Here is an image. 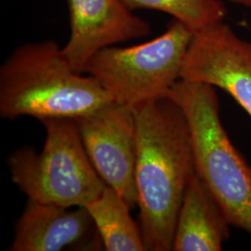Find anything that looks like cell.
<instances>
[{
  "instance_id": "cell-13",
  "label": "cell",
  "mask_w": 251,
  "mask_h": 251,
  "mask_svg": "<svg viewBox=\"0 0 251 251\" xmlns=\"http://www.w3.org/2000/svg\"><path fill=\"white\" fill-rule=\"evenodd\" d=\"M229 1L232 2V3H234V4H238V5L244 6L251 11V0H229Z\"/></svg>"
},
{
  "instance_id": "cell-6",
  "label": "cell",
  "mask_w": 251,
  "mask_h": 251,
  "mask_svg": "<svg viewBox=\"0 0 251 251\" xmlns=\"http://www.w3.org/2000/svg\"><path fill=\"white\" fill-rule=\"evenodd\" d=\"M75 121L85 150L100 177L131 208L137 206L134 109L112 101Z\"/></svg>"
},
{
  "instance_id": "cell-2",
  "label": "cell",
  "mask_w": 251,
  "mask_h": 251,
  "mask_svg": "<svg viewBox=\"0 0 251 251\" xmlns=\"http://www.w3.org/2000/svg\"><path fill=\"white\" fill-rule=\"evenodd\" d=\"M113 100L96 78L73 69L55 40L28 42L0 67V117L78 119Z\"/></svg>"
},
{
  "instance_id": "cell-7",
  "label": "cell",
  "mask_w": 251,
  "mask_h": 251,
  "mask_svg": "<svg viewBox=\"0 0 251 251\" xmlns=\"http://www.w3.org/2000/svg\"><path fill=\"white\" fill-rule=\"evenodd\" d=\"M180 79L224 90L251 117V42L224 22L194 34Z\"/></svg>"
},
{
  "instance_id": "cell-4",
  "label": "cell",
  "mask_w": 251,
  "mask_h": 251,
  "mask_svg": "<svg viewBox=\"0 0 251 251\" xmlns=\"http://www.w3.org/2000/svg\"><path fill=\"white\" fill-rule=\"evenodd\" d=\"M40 152L24 146L7 159L13 183L28 199L65 207L87 206L98 198L105 182L85 150L75 121L50 118Z\"/></svg>"
},
{
  "instance_id": "cell-10",
  "label": "cell",
  "mask_w": 251,
  "mask_h": 251,
  "mask_svg": "<svg viewBox=\"0 0 251 251\" xmlns=\"http://www.w3.org/2000/svg\"><path fill=\"white\" fill-rule=\"evenodd\" d=\"M231 226L196 172L179 208L172 251H223L224 244L230 237Z\"/></svg>"
},
{
  "instance_id": "cell-8",
  "label": "cell",
  "mask_w": 251,
  "mask_h": 251,
  "mask_svg": "<svg viewBox=\"0 0 251 251\" xmlns=\"http://www.w3.org/2000/svg\"><path fill=\"white\" fill-rule=\"evenodd\" d=\"M70 36L63 51L74 70L84 74L99 50L148 36L150 25L135 15L123 0H67Z\"/></svg>"
},
{
  "instance_id": "cell-11",
  "label": "cell",
  "mask_w": 251,
  "mask_h": 251,
  "mask_svg": "<svg viewBox=\"0 0 251 251\" xmlns=\"http://www.w3.org/2000/svg\"><path fill=\"white\" fill-rule=\"evenodd\" d=\"M84 207L105 251H146L141 227L130 215L131 207L117 191L106 185L98 198Z\"/></svg>"
},
{
  "instance_id": "cell-9",
  "label": "cell",
  "mask_w": 251,
  "mask_h": 251,
  "mask_svg": "<svg viewBox=\"0 0 251 251\" xmlns=\"http://www.w3.org/2000/svg\"><path fill=\"white\" fill-rule=\"evenodd\" d=\"M101 243L84 206L65 207L27 199L15 223L10 251H60Z\"/></svg>"
},
{
  "instance_id": "cell-1",
  "label": "cell",
  "mask_w": 251,
  "mask_h": 251,
  "mask_svg": "<svg viewBox=\"0 0 251 251\" xmlns=\"http://www.w3.org/2000/svg\"><path fill=\"white\" fill-rule=\"evenodd\" d=\"M135 180L146 251H171L179 208L196 174L188 123L168 96L135 106Z\"/></svg>"
},
{
  "instance_id": "cell-12",
  "label": "cell",
  "mask_w": 251,
  "mask_h": 251,
  "mask_svg": "<svg viewBox=\"0 0 251 251\" xmlns=\"http://www.w3.org/2000/svg\"><path fill=\"white\" fill-rule=\"evenodd\" d=\"M132 10L153 9L171 15L195 33L225 21L226 7L222 0H123Z\"/></svg>"
},
{
  "instance_id": "cell-5",
  "label": "cell",
  "mask_w": 251,
  "mask_h": 251,
  "mask_svg": "<svg viewBox=\"0 0 251 251\" xmlns=\"http://www.w3.org/2000/svg\"><path fill=\"white\" fill-rule=\"evenodd\" d=\"M195 32L173 20L160 36L130 47L111 46L94 54L84 74L96 78L113 101L129 107L166 96L180 79Z\"/></svg>"
},
{
  "instance_id": "cell-3",
  "label": "cell",
  "mask_w": 251,
  "mask_h": 251,
  "mask_svg": "<svg viewBox=\"0 0 251 251\" xmlns=\"http://www.w3.org/2000/svg\"><path fill=\"white\" fill-rule=\"evenodd\" d=\"M166 96L178 104L186 117L198 177L230 225L251 235V165L222 123L215 88L179 79Z\"/></svg>"
}]
</instances>
